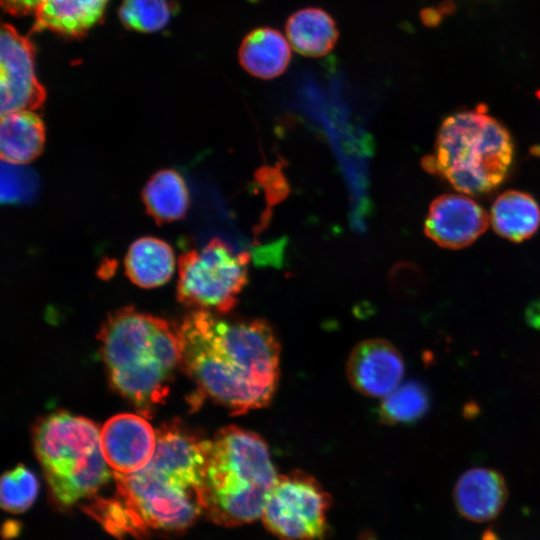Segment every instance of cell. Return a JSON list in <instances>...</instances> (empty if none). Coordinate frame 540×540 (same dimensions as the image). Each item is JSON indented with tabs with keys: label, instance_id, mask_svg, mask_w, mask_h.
<instances>
[{
	"label": "cell",
	"instance_id": "8992f818",
	"mask_svg": "<svg viewBox=\"0 0 540 540\" xmlns=\"http://www.w3.org/2000/svg\"><path fill=\"white\" fill-rule=\"evenodd\" d=\"M180 362L201 393L233 414L266 406L271 394L239 373L216 347L209 332L205 310L191 313L178 329Z\"/></svg>",
	"mask_w": 540,
	"mask_h": 540
},
{
	"label": "cell",
	"instance_id": "5bb4252c",
	"mask_svg": "<svg viewBox=\"0 0 540 540\" xmlns=\"http://www.w3.org/2000/svg\"><path fill=\"white\" fill-rule=\"evenodd\" d=\"M156 435V449L148 464L203 489L209 440L201 439L176 421L162 425Z\"/></svg>",
	"mask_w": 540,
	"mask_h": 540
},
{
	"label": "cell",
	"instance_id": "ac0fdd59",
	"mask_svg": "<svg viewBox=\"0 0 540 540\" xmlns=\"http://www.w3.org/2000/svg\"><path fill=\"white\" fill-rule=\"evenodd\" d=\"M290 46L300 55L321 57L335 47L339 31L334 18L316 7L299 9L292 13L285 24Z\"/></svg>",
	"mask_w": 540,
	"mask_h": 540
},
{
	"label": "cell",
	"instance_id": "6da1fadb",
	"mask_svg": "<svg viewBox=\"0 0 540 540\" xmlns=\"http://www.w3.org/2000/svg\"><path fill=\"white\" fill-rule=\"evenodd\" d=\"M98 339L114 389L150 415L166 397L170 374L180 362L178 330L126 307L109 316Z\"/></svg>",
	"mask_w": 540,
	"mask_h": 540
},
{
	"label": "cell",
	"instance_id": "9c48e42d",
	"mask_svg": "<svg viewBox=\"0 0 540 540\" xmlns=\"http://www.w3.org/2000/svg\"><path fill=\"white\" fill-rule=\"evenodd\" d=\"M328 495L310 476L294 472L278 476L262 519L282 540H316L326 530Z\"/></svg>",
	"mask_w": 540,
	"mask_h": 540
},
{
	"label": "cell",
	"instance_id": "7402d4cb",
	"mask_svg": "<svg viewBox=\"0 0 540 540\" xmlns=\"http://www.w3.org/2000/svg\"><path fill=\"white\" fill-rule=\"evenodd\" d=\"M491 224L500 236L515 242L530 238L540 225V207L528 193L510 190L491 208Z\"/></svg>",
	"mask_w": 540,
	"mask_h": 540
},
{
	"label": "cell",
	"instance_id": "52a82bcc",
	"mask_svg": "<svg viewBox=\"0 0 540 540\" xmlns=\"http://www.w3.org/2000/svg\"><path fill=\"white\" fill-rule=\"evenodd\" d=\"M250 255L214 238L178 259V300L198 310L229 312L248 280Z\"/></svg>",
	"mask_w": 540,
	"mask_h": 540
},
{
	"label": "cell",
	"instance_id": "8fae6325",
	"mask_svg": "<svg viewBox=\"0 0 540 540\" xmlns=\"http://www.w3.org/2000/svg\"><path fill=\"white\" fill-rule=\"evenodd\" d=\"M100 442L104 458L113 472L131 474L151 461L157 435L144 417L123 413L105 422Z\"/></svg>",
	"mask_w": 540,
	"mask_h": 540
},
{
	"label": "cell",
	"instance_id": "484cf974",
	"mask_svg": "<svg viewBox=\"0 0 540 540\" xmlns=\"http://www.w3.org/2000/svg\"><path fill=\"white\" fill-rule=\"evenodd\" d=\"M36 188L35 177L20 164L2 161L1 200L16 203L32 197Z\"/></svg>",
	"mask_w": 540,
	"mask_h": 540
},
{
	"label": "cell",
	"instance_id": "277c9868",
	"mask_svg": "<svg viewBox=\"0 0 540 540\" xmlns=\"http://www.w3.org/2000/svg\"><path fill=\"white\" fill-rule=\"evenodd\" d=\"M513 153L511 136L498 120L480 109L464 111L443 121L423 166L460 192L482 194L504 181Z\"/></svg>",
	"mask_w": 540,
	"mask_h": 540
},
{
	"label": "cell",
	"instance_id": "e0dca14e",
	"mask_svg": "<svg viewBox=\"0 0 540 540\" xmlns=\"http://www.w3.org/2000/svg\"><path fill=\"white\" fill-rule=\"evenodd\" d=\"M108 1L43 0L34 14V30L79 37L100 21Z\"/></svg>",
	"mask_w": 540,
	"mask_h": 540
},
{
	"label": "cell",
	"instance_id": "4316f807",
	"mask_svg": "<svg viewBox=\"0 0 540 540\" xmlns=\"http://www.w3.org/2000/svg\"><path fill=\"white\" fill-rule=\"evenodd\" d=\"M43 0H1L3 9L13 16L35 14Z\"/></svg>",
	"mask_w": 540,
	"mask_h": 540
},
{
	"label": "cell",
	"instance_id": "603a6c76",
	"mask_svg": "<svg viewBox=\"0 0 540 540\" xmlns=\"http://www.w3.org/2000/svg\"><path fill=\"white\" fill-rule=\"evenodd\" d=\"M430 393L419 381L400 383L383 397L379 406V417L385 424H413L419 421L430 408Z\"/></svg>",
	"mask_w": 540,
	"mask_h": 540
},
{
	"label": "cell",
	"instance_id": "4fadbf2b",
	"mask_svg": "<svg viewBox=\"0 0 540 540\" xmlns=\"http://www.w3.org/2000/svg\"><path fill=\"white\" fill-rule=\"evenodd\" d=\"M404 361L385 339H368L357 344L346 365L350 384L370 397H384L396 388L404 375Z\"/></svg>",
	"mask_w": 540,
	"mask_h": 540
},
{
	"label": "cell",
	"instance_id": "ffe728a7",
	"mask_svg": "<svg viewBox=\"0 0 540 540\" xmlns=\"http://www.w3.org/2000/svg\"><path fill=\"white\" fill-rule=\"evenodd\" d=\"M128 278L141 288L163 285L175 269L174 252L165 241L155 237H142L134 241L125 256Z\"/></svg>",
	"mask_w": 540,
	"mask_h": 540
},
{
	"label": "cell",
	"instance_id": "d6986e66",
	"mask_svg": "<svg viewBox=\"0 0 540 540\" xmlns=\"http://www.w3.org/2000/svg\"><path fill=\"white\" fill-rule=\"evenodd\" d=\"M45 126L40 116L23 110L1 115L0 153L2 161L26 164L43 151Z\"/></svg>",
	"mask_w": 540,
	"mask_h": 540
},
{
	"label": "cell",
	"instance_id": "2e32d148",
	"mask_svg": "<svg viewBox=\"0 0 540 540\" xmlns=\"http://www.w3.org/2000/svg\"><path fill=\"white\" fill-rule=\"evenodd\" d=\"M238 58L243 69L252 76L273 79L287 69L291 46L277 29L259 27L243 38Z\"/></svg>",
	"mask_w": 540,
	"mask_h": 540
},
{
	"label": "cell",
	"instance_id": "44dd1931",
	"mask_svg": "<svg viewBox=\"0 0 540 540\" xmlns=\"http://www.w3.org/2000/svg\"><path fill=\"white\" fill-rule=\"evenodd\" d=\"M142 200L147 214L161 225L183 218L189 208V191L173 169L157 171L146 183Z\"/></svg>",
	"mask_w": 540,
	"mask_h": 540
},
{
	"label": "cell",
	"instance_id": "7c38bea8",
	"mask_svg": "<svg viewBox=\"0 0 540 540\" xmlns=\"http://www.w3.org/2000/svg\"><path fill=\"white\" fill-rule=\"evenodd\" d=\"M488 223L486 211L471 198L445 194L431 203L424 231L439 246L459 249L474 242Z\"/></svg>",
	"mask_w": 540,
	"mask_h": 540
},
{
	"label": "cell",
	"instance_id": "83f0119b",
	"mask_svg": "<svg viewBox=\"0 0 540 540\" xmlns=\"http://www.w3.org/2000/svg\"><path fill=\"white\" fill-rule=\"evenodd\" d=\"M525 320L530 327L540 329V299L531 302L527 306Z\"/></svg>",
	"mask_w": 540,
	"mask_h": 540
},
{
	"label": "cell",
	"instance_id": "7a4b0ae2",
	"mask_svg": "<svg viewBox=\"0 0 540 540\" xmlns=\"http://www.w3.org/2000/svg\"><path fill=\"white\" fill-rule=\"evenodd\" d=\"M277 479L265 441L254 432L225 427L209 440L204 512L225 526L250 523L262 516Z\"/></svg>",
	"mask_w": 540,
	"mask_h": 540
},
{
	"label": "cell",
	"instance_id": "ba28073f",
	"mask_svg": "<svg viewBox=\"0 0 540 540\" xmlns=\"http://www.w3.org/2000/svg\"><path fill=\"white\" fill-rule=\"evenodd\" d=\"M207 325L219 351L256 387L274 394L280 346L271 326L260 319L225 320L206 311Z\"/></svg>",
	"mask_w": 540,
	"mask_h": 540
},
{
	"label": "cell",
	"instance_id": "cb8c5ba5",
	"mask_svg": "<svg viewBox=\"0 0 540 540\" xmlns=\"http://www.w3.org/2000/svg\"><path fill=\"white\" fill-rule=\"evenodd\" d=\"M39 482L35 474L23 464L3 474L0 485V502L11 513L26 511L35 501Z\"/></svg>",
	"mask_w": 540,
	"mask_h": 540
},
{
	"label": "cell",
	"instance_id": "d4e9b609",
	"mask_svg": "<svg viewBox=\"0 0 540 540\" xmlns=\"http://www.w3.org/2000/svg\"><path fill=\"white\" fill-rule=\"evenodd\" d=\"M119 17L129 29L156 32L168 24L171 6L167 0H123Z\"/></svg>",
	"mask_w": 540,
	"mask_h": 540
},
{
	"label": "cell",
	"instance_id": "3957f363",
	"mask_svg": "<svg viewBox=\"0 0 540 540\" xmlns=\"http://www.w3.org/2000/svg\"><path fill=\"white\" fill-rule=\"evenodd\" d=\"M113 476L116 495L95 498L86 511L114 535L183 531L204 512L201 488L149 464L131 474L113 472Z\"/></svg>",
	"mask_w": 540,
	"mask_h": 540
},
{
	"label": "cell",
	"instance_id": "5b68a950",
	"mask_svg": "<svg viewBox=\"0 0 540 540\" xmlns=\"http://www.w3.org/2000/svg\"><path fill=\"white\" fill-rule=\"evenodd\" d=\"M98 426L65 411L34 427L36 455L55 500L64 506L94 496L112 477L101 450Z\"/></svg>",
	"mask_w": 540,
	"mask_h": 540
},
{
	"label": "cell",
	"instance_id": "30bf717a",
	"mask_svg": "<svg viewBox=\"0 0 540 540\" xmlns=\"http://www.w3.org/2000/svg\"><path fill=\"white\" fill-rule=\"evenodd\" d=\"M34 48L30 40L9 24L0 35V111L1 115L42 106L44 87L35 74Z\"/></svg>",
	"mask_w": 540,
	"mask_h": 540
},
{
	"label": "cell",
	"instance_id": "9a60e30c",
	"mask_svg": "<svg viewBox=\"0 0 540 540\" xmlns=\"http://www.w3.org/2000/svg\"><path fill=\"white\" fill-rule=\"evenodd\" d=\"M507 498L504 477L496 470L484 467L465 471L453 490L456 510L473 522L494 519L502 511Z\"/></svg>",
	"mask_w": 540,
	"mask_h": 540
}]
</instances>
